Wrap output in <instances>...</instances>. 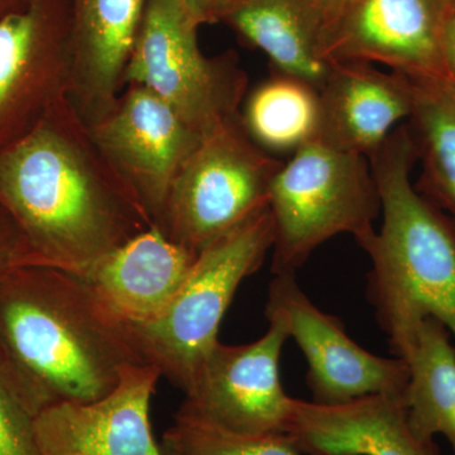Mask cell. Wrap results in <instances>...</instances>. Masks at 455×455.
Here are the masks:
<instances>
[{
	"mask_svg": "<svg viewBox=\"0 0 455 455\" xmlns=\"http://www.w3.org/2000/svg\"><path fill=\"white\" fill-rule=\"evenodd\" d=\"M416 147L400 125L368 157L381 199L379 230L357 239L372 267L367 298L401 357L427 317L455 338V227L411 181Z\"/></svg>",
	"mask_w": 455,
	"mask_h": 455,
	"instance_id": "3",
	"label": "cell"
},
{
	"mask_svg": "<svg viewBox=\"0 0 455 455\" xmlns=\"http://www.w3.org/2000/svg\"><path fill=\"white\" fill-rule=\"evenodd\" d=\"M199 27L184 0H147L124 88L151 90L204 136L241 114L248 77L235 53L209 57L200 50Z\"/></svg>",
	"mask_w": 455,
	"mask_h": 455,
	"instance_id": "7",
	"label": "cell"
},
{
	"mask_svg": "<svg viewBox=\"0 0 455 455\" xmlns=\"http://www.w3.org/2000/svg\"><path fill=\"white\" fill-rule=\"evenodd\" d=\"M25 248L16 224L0 205V281L12 269L25 266Z\"/></svg>",
	"mask_w": 455,
	"mask_h": 455,
	"instance_id": "24",
	"label": "cell"
},
{
	"mask_svg": "<svg viewBox=\"0 0 455 455\" xmlns=\"http://www.w3.org/2000/svg\"><path fill=\"white\" fill-rule=\"evenodd\" d=\"M268 331L241 346L218 341L197 371L179 414L251 435L286 434L292 397L280 379V358L289 329L266 314Z\"/></svg>",
	"mask_w": 455,
	"mask_h": 455,
	"instance_id": "9",
	"label": "cell"
},
{
	"mask_svg": "<svg viewBox=\"0 0 455 455\" xmlns=\"http://www.w3.org/2000/svg\"><path fill=\"white\" fill-rule=\"evenodd\" d=\"M147 0H71L73 71L68 98L89 125L112 112Z\"/></svg>",
	"mask_w": 455,
	"mask_h": 455,
	"instance_id": "16",
	"label": "cell"
},
{
	"mask_svg": "<svg viewBox=\"0 0 455 455\" xmlns=\"http://www.w3.org/2000/svg\"><path fill=\"white\" fill-rule=\"evenodd\" d=\"M451 0H341L324 20L320 56L328 64L388 66L414 82L445 79L440 41Z\"/></svg>",
	"mask_w": 455,
	"mask_h": 455,
	"instance_id": "10",
	"label": "cell"
},
{
	"mask_svg": "<svg viewBox=\"0 0 455 455\" xmlns=\"http://www.w3.org/2000/svg\"><path fill=\"white\" fill-rule=\"evenodd\" d=\"M265 314L283 317L290 337L309 364L307 382L314 403L338 405L370 395L405 394L409 366L362 348L337 316L316 307L295 274L277 275L268 287Z\"/></svg>",
	"mask_w": 455,
	"mask_h": 455,
	"instance_id": "11",
	"label": "cell"
},
{
	"mask_svg": "<svg viewBox=\"0 0 455 455\" xmlns=\"http://www.w3.org/2000/svg\"><path fill=\"white\" fill-rule=\"evenodd\" d=\"M44 407L0 341V455H41L35 420Z\"/></svg>",
	"mask_w": 455,
	"mask_h": 455,
	"instance_id": "23",
	"label": "cell"
},
{
	"mask_svg": "<svg viewBox=\"0 0 455 455\" xmlns=\"http://www.w3.org/2000/svg\"><path fill=\"white\" fill-rule=\"evenodd\" d=\"M286 434L305 455H439L410 427L405 394L338 405L292 398Z\"/></svg>",
	"mask_w": 455,
	"mask_h": 455,
	"instance_id": "14",
	"label": "cell"
},
{
	"mask_svg": "<svg viewBox=\"0 0 455 455\" xmlns=\"http://www.w3.org/2000/svg\"><path fill=\"white\" fill-rule=\"evenodd\" d=\"M451 7H453V9H455V0H451Z\"/></svg>",
	"mask_w": 455,
	"mask_h": 455,
	"instance_id": "28",
	"label": "cell"
},
{
	"mask_svg": "<svg viewBox=\"0 0 455 455\" xmlns=\"http://www.w3.org/2000/svg\"><path fill=\"white\" fill-rule=\"evenodd\" d=\"M241 110L245 131L271 156H292L320 139L319 90L298 77L275 71L245 97Z\"/></svg>",
	"mask_w": 455,
	"mask_h": 455,
	"instance_id": "20",
	"label": "cell"
},
{
	"mask_svg": "<svg viewBox=\"0 0 455 455\" xmlns=\"http://www.w3.org/2000/svg\"><path fill=\"white\" fill-rule=\"evenodd\" d=\"M409 366L407 416L418 438L443 435L455 455V346L447 328L427 317L401 357Z\"/></svg>",
	"mask_w": 455,
	"mask_h": 455,
	"instance_id": "19",
	"label": "cell"
},
{
	"mask_svg": "<svg viewBox=\"0 0 455 455\" xmlns=\"http://www.w3.org/2000/svg\"><path fill=\"white\" fill-rule=\"evenodd\" d=\"M317 4L322 8L323 14H324V20L326 18L331 16V13L335 11V8L339 5L341 0H316Z\"/></svg>",
	"mask_w": 455,
	"mask_h": 455,
	"instance_id": "27",
	"label": "cell"
},
{
	"mask_svg": "<svg viewBox=\"0 0 455 455\" xmlns=\"http://www.w3.org/2000/svg\"><path fill=\"white\" fill-rule=\"evenodd\" d=\"M411 134L423 154L425 188L451 212L455 227V89L448 83L415 82Z\"/></svg>",
	"mask_w": 455,
	"mask_h": 455,
	"instance_id": "21",
	"label": "cell"
},
{
	"mask_svg": "<svg viewBox=\"0 0 455 455\" xmlns=\"http://www.w3.org/2000/svg\"><path fill=\"white\" fill-rule=\"evenodd\" d=\"M319 92L320 142L367 158L414 110V80L368 62H334Z\"/></svg>",
	"mask_w": 455,
	"mask_h": 455,
	"instance_id": "15",
	"label": "cell"
},
{
	"mask_svg": "<svg viewBox=\"0 0 455 455\" xmlns=\"http://www.w3.org/2000/svg\"><path fill=\"white\" fill-rule=\"evenodd\" d=\"M0 205L22 238L25 266L77 275L155 226L68 97L0 148Z\"/></svg>",
	"mask_w": 455,
	"mask_h": 455,
	"instance_id": "1",
	"label": "cell"
},
{
	"mask_svg": "<svg viewBox=\"0 0 455 455\" xmlns=\"http://www.w3.org/2000/svg\"><path fill=\"white\" fill-rule=\"evenodd\" d=\"M220 22L266 53L275 71L323 88L331 64L320 56L324 14L316 0H229Z\"/></svg>",
	"mask_w": 455,
	"mask_h": 455,
	"instance_id": "18",
	"label": "cell"
},
{
	"mask_svg": "<svg viewBox=\"0 0 455 455\" xmlns=\"http://www.w3.org/2000/svg\"><path fill=\"white\" fill-rule=\"evenodd\" d=\"M73 71L71 0H29L0 18V148L33 130L68 97Z\"/></svg>",
	"mask_w": 455,
	"mask_h": 455,
	"instance_id": "8",
	"label": "cell"
},
{
	"mask_svg": "<svg viewBox=\"0 0 455 455\" xmlns=\"http://www.w3.org/2000/svg\"><path fill=\"white\" fill-rule=\"evenodd\" d=\"M89 127L99 148L136 191L156 226L176 176L202 134L155 92L134 84L125 85L106 118Z\"/></svg>",
	"mask_w": 455,
	"mask_h": 455,
	"instance_id": "12",
	"label": "cell"
},
{
	"mask_svg": "<svg viewBox=\"0 0 455 455\" xmlns=\"http://www.w3.org/2000/svg\"><path fill=\"white\" fill-rule=\"evenodd\" d=\"M0 341L44 407L99 400L147 364L131 323L88 280L46 266L0 281Z\"/></svg>",
	"mask_w": 455,
	"mask_h": 455,
	"instance_id": "2",
	"label": "cell"
},
{
	"mask_svg": "<svg viewBox=\"0 0 455 455\" xmlns=\"http://www.w3.org/2000/svg\"><path fill=\"white\" fill-rule=\"evenodd\" d=\"M196 257L154 226L99 260L82 276L119 316L140 324L169 307Z\"/></svg>",
	"mask_w": 455,
	"mask_h": 455,
	"instance_id": "17",
	"label": "cell"
},
{
	"mask_svg": "<svg viewBox=\"0 0 455 455\" xmlns=\"http://www.w3.org/2000/svg\"><path fill=\"white\" fill-rule=\"evenodd\" d=\"M443 68L449 85L455 89V9L449 14L440 41Z\"/></svg>",
	"mask_w": 455,
	"mask_h": 455,
	"instance_id": "25",
	"label": "cell"
},
{
	"mask_svg": "<svg viewBox=\"0 0 455 455\" xmlns=\"http://www.w3.org/2000/svg\"><path fill=\"white\" fill-rule=\"evenodd\" d=\"M274 245L268 206L197 254L179 292L155 319L134 324L140 355L187 394L220 341L221 320L239 284L256 274Z\"/></svg>",
	"mask_w": 455,
	"mask_h": 455,
	"instance_id": "4",
	"label": "cell"
},
{
	"mask_svg": "<svg viewBox=\"0 0 455 455\" xmlns=\"http://www.w3.org/2000/svg\"><path fill=\"white\" fill-rule=\"evenodd\" d=\"M283 164L253 142L241 114L227 119L204 134L180 170L156 227L199 254L268 206Z\"/></svg>",
	"mask_w": 455,
	"mask_h": 455,
	"instance_id": "6",
	"label": "cell"
},
{
	"mask_svg": "<svg viewBox=\"0 0 455 455\" xmlns=\"http://www.w3.org/2000/svg\"><path fill=\"white\" fill-rule=\"evenodd\" d=\"M268 209L274 220L271 271L295 274L317 247L339 235L374 230L381 199L370 160L316 140L278 170Z\"/></svg>",
	"mask_w": 455,
	"mask_h": 455,
	"instance_id": "5",
	"label": "cell"
},
{
	"mask_svg": "<svg viewBox=\"0 0 455 455\" xmlns=\"http://www.w3.org/2000/svg\"><path fill=\"white\" fill-rule=\"evenodd\" d=\"M160 371L131 367L107 396L92 403H56L36 416L41 455H163L149 409Z\"/></svg>",
	"mask_w": 455,
	"mask_h": 455,
	"instance_id": "13",
	"label": "cell"
},
{
	"mask_svg": "<svg viewBox=\"0 0 455 455\" xmlns=\"http://www.w3.org/2000/svg\"><path fill=\"white\" fill-rule=\"evenodd\" d=\"M160 447L163 455H304L287 434L235 433L179 412Z\"/></svg>",
	"mask_w": 455,
	"mask_h": 455,
	"instance_id": "22",
	"label": "cell"
},
{
	"mask_svg": "<svg viewBox=\"0 0 455 455\" xmlns=\"http://www.w3.org/2000/svg\"><path fill=\"white\" fill-rule=\"evenodd\" d=\"M229 0H184L185 4L200 26L220 22Z\"/></svg>",
	"mask_w": 455,
	"mask_h": 455,
	"instance_id": "26",
	"label": "cell"
}]
</instances>
